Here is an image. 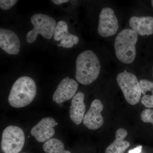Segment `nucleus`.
Returning a JSON list of instances; mask_svg holds the SVG:
<instances>
[{"label":"nucleus","instance_id":"4468645a","mask_svg":"<svg viewBox=\"0 0 153 153\" xmlns=\"http://www.w3.org/2000/svg\"><path fill=\"white\" fill-rule=\"evenodd\" d=\"M129 24L137 34L142 36L153 34V17L133 16L130 19Z\"/></svg>","mask_w":153,"mask_h":153},{"label":"nucleus","instance_id":"f257e3e1","mask_svg":"<svg viewBox=\"0 0 153 153\" xmlns=\"http://www.w3.org/2000/svg\"><path fill=\"white\" fill-rule=\"evenodd\" d=\"M76 80L84 85L91 84L97 79L100 73V62L96 55L90 50L81 52L76 62Z\"/></svg>","mask_w":153,"mask_h":153},{"label":"nucleus","instance_id":"2eb2a0df","mask_svg":"<svg viewBox=\"0 0 153 153\" xmlns=\"http://www.w3.org/2000/svg\"><path fill=\"white\" fill-rule=\"evenodd\" d=\"M128 132L124 128L118 129L115 133V140L106 148L105 153H124L130 146L128 141L124 140Z\"/></svg>","mask_w":153,"mask_h":153},{"label":"nucleus","instance_id":"9d476101","mask_svg":"<svg viewBox=\"0 0 153 153\" xmlns=\"http://www.w3.org/2000/svg\"><path fill=\"white\" fill-rule=\"evenodd\" d=\"M78 83L74 79L66 77L60 82L53 95V100L60 104L74 97L78 89Z\"/></svg>","mask_w":153,"mask_h":153},{"label":"nucleus","instance_id":"4be33fe9","mask_svg":"<svg viewBox=\"0 0 153 153\" xmlns=\"http://www.w3.org/2000/svg\"><path fill=\"white\" fill-rule=\"evenodd\" d=\"M58 105H59V106L60 107H61L63 106V104H62V103H60V104H58Z\"/></svg>","mask_w":153,"mask_h":153},{"label":"nucleus","instance_id":"a211bd4d","mask_svg":"<svg viewBox=\"0 0 153 153\" xmlns=\"http://www.w3.org/2000/svg\"><path fill=\"white\" fill-rule=\"evenodd\" d=\"M141 119L143 122L151 123L153 125V109L146 108L141 113Z\"/></svg>","mask_w":153,"mask_h":153},{"label":"nucleus","instance_id":"f03ea898","mask_svg":"<svg viewBox=\"0 0 153 153\" xmlns=\"http://www.w3.org/2000/svg\"><path fill=\"white\" fill-rule=\"evenodd\" d=\"M37 93L36 82L30 77H20L14 83L8 97V102L13 107L20 108L30 104Z\"/></svg>","mask_w":153,"mask_h":153},{"label":"nucleus","instance_id":"f8f14e48","mask_svg":"<svg viewBox=\"0 0 153 153\" xmlns=\"http://www.w3.org/2000/svg\"><path fill=\"white\" fill-rule=\"evenodd\" d=\"M0 47L9 55L19 54L21 43L19 37L13 31L7 29H0Z\"/></svg>","mask_w":153,"mask_h":153},{"label":"nucleus","instance_id":"6ab92c4d","mask_svg":"<svg viewBox=\"0 0 153 153\" xmlns=\"http://www.w3.org/2000/svg\"><path fill=\"white\" fill-rule=\"evenodd\" d=\"M18 1L16 0H1L0 1V7L2 10H9L15 5Z\"/></svg>","mask_w":153,"mask_h":153},{"label":"nucleus","instance_id":"5701e85b","mask_svg":"<svg viewBox=\"0 0 153 153\" xmlns=\"http://www.w3.org/2000/svg\"><path fill=\"white\" fill-rule=\"evenodd\" d=\"M152 7H153V1H152Z\"/></svg>","mask_w":153,"mask_h":153},{"label":"nucleus","instance_id":"b1692460","mask_svg":"<svg viewBox=\"0 0 153 153\" xmlns=\"http://www.w3.org/2000/svg\"></svg>","mask_w":153,"mask_h":153},{"label":"nucleus","instance_id":"412c9836","mask_svg":"<svg viewBox=\"0 0 153 153\" xmlns=\"http://www.w3.org/2000/svg\"><path fill=\"white\" fill-rule=\"evenodd\" d=\"M52 2L56 5H60L63 3L68 2V1L67 0H52Z\"/></svg>","mask_w":153,"mask_h":153},{"label":"nucleus","instance_id":"39448f33","mask_svg":"<svg viewBox=\"0 0 153 153\" xmlns=\"http://www.w3.org/2000/svg\"><path fill=\"white\" fill-rule=\"evenodd\" d=\"M117 81L129 104L135 105L138 103L142 92L137 76L131 72L125 71L118 74Z\"/></svg>","mask_w":153,"mask_h":153},{"label":"nucleus","instance_id":"ddd939ff","mask_svg":"<svg viewBox=\"0 0 153 153\" xmlns=\"http://www.w3.org/2000/svg\"><path fill=\"white\" fill-rule=\"evenodd\" d=\"M84 94L82 92H77L72 98L69 110V117L72 121L77 125L83 120L85 111Z\"/></svg>","mask_w":153,"mask_h":153},{"label":"nucleus","instance_id":"0eeeda50","mask_svg":"<svg viewBox=\"0 0 153 153\" xmlns=\"http://www.w3.org/2000/svg\"><path fill=\"white\" fill-rule=\"evenodd\" d=\"M119 28L117 18L112 9L104 8L99 16L97 31L100 36L107 38L114 35Z\"/></svg>","mask_w":153,"mask_h":153},{"label":"nucleus","instance_id":"f3484780","mask_svg":"<svg viewBox=\"0 0 153 153\" xmlns=\"http://www.w3.org/2000/svg\"><path fill=\"white\" fill-rule=\"evenodd\" d=\"M43 149L46 153H71L65 150L64 145L61 140L52 138L44 143Z\"/></svg>","mask_w":153,"mask_h":153},{"label":"nucleus","instance_id":"6e6552de","mask_svg":"<svg viewBox=\"0 0 153 153\" xmlns=\"http://www.w3.org/2000/svg\"><path fill=\"white\" fill-rule=\"evenodd\" d=\"M103 108V105L100 100L95 99L92 102L90 108L83 118V124L86 127L93 130L101 127L104 123L101 114Z\"/></svg>","mask_w":153,"mask_h":153},{"label":"nucleus","instance_id":"7ed1b4c3","mask_svg":"<svg viewBox=\"0 0 153 153\" xmlns=\"http://www.w3.org/2000/svg\"><path fill=\"white\" fill-rule=\"evenodd\" d=\"M137 40V34L132 29H125L118 34L114 42L115 52L122 63L129 64L134 62Z\"/></svg>","mask_w":153,"mask_h":153},{"label":"nucleus","instance_id":"423d86ee","mask_svg":"<svg viewBox=\"0 0 153 153\" xmlns=\"http://www.w3.org/2000/svg\"><path fill=\"white\" fill-rule=\"evenodd\" d=\"M25 140V134L22 128L9 126L3 132L1 149L4 153H19L24 147Z\"/></svg>","mask_w":153,"mask_h":153},{"label":"nucleus","instance_id":"20e7f679","mask_svg":"<svg viewBox=\"0 0 153 153\" xmlns=\"http://www.w3.org/2000/svg\"><path fill=\"white\" fill-rule=\"evenodd\" d=\"M31 22L34 28L27 34L26 40L28 43L35 42L38 34L47 39L52 38L57 25L55 19L44 14H36L31 17Z\"/></svg>","mask_w":153,"mask_h":153},{"label":"nucleus","instance_id":"1a4fd4ad","mask_svg":"<svg viewBox=\"0 0 153 153\" xmlns=\"http://www.w3.org/2000/svg\"><path fill=\"white\" fill-rule=\"evenodd\" d=\"M57 124L53 118H44L32 128L31 134L39 142H46L55 134L54 127Z\"/></svg>","mask_w":153,"mask_h":153},{"label":"nucleus","instance_id":"aec40b11","mask_svg":"<svg viewBox=\"0 0 153 153\" xmlns=\"http://www.w3.org/2000/svg\"><path fill=\"white\" fill-rule=\"evenodd\" d=\"M143 146H139L136 147L133 149L129 151L128 153H141Z\"/></svg>","mask_w":153,"mask_h":153},{"label":"nucleus","instance_id":"dca6fc26","mask_svg":"<svg viewBox=\"0 0 153 153\" xmlns=\"http://www.w3.org/2000/svg\"><path fill=\"white\" fill-rule=\"evenodd\" d=\"M139 82L143 94L141 103L146 107L153 108V82L143 79Z\"/></svg>","mask_w":153,"mask_h":153},{"label":"nucleus","instance_id":"9b49d317","mask_svg":"<svg viewBox=\"0 0 153 153\" xmlns=\"http://www.w3.org/2000/svg\"><path fill=\"white\" fill-rule=\"evenodd\" d=\"M53 38L56 41H60L57 44L59 47L71 48L79 42L77 36L68 32V25L64 21H60L57 23L54 31Z\"/></svg>","mask_w":153,"mask_h":153}]
</instances>
